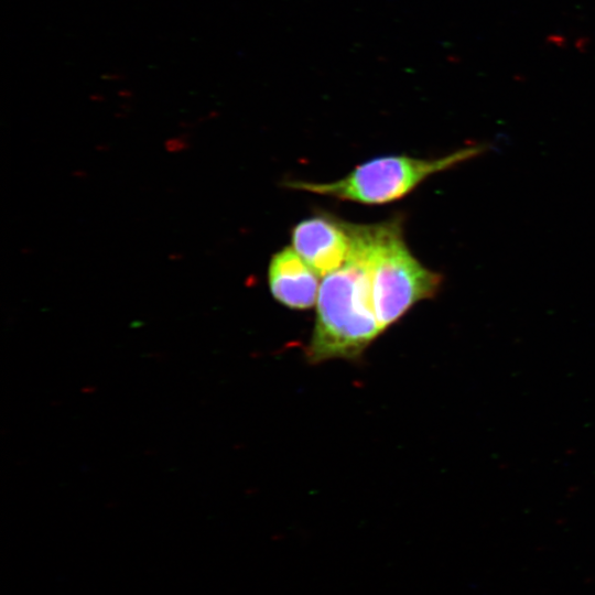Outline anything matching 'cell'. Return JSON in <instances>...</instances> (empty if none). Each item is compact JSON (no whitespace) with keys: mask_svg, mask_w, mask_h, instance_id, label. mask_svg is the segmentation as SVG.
<instances>
[{"mask_svg":"<svg viewBox=\"0 0 595 595\" xmlns=\"http://www.w3.org/2000/svg\"><path fill=\"white\" fill-rule=\"evenodd\" d=\"M484 150L486 145H475L433 160L407 155L381 156L358 165L345 177L334 182L290 181L285 186L343 201L385 204L403 197L431 174L474 158Z\"/></svg>","mask_w":595,"mask_h":595,"instance_id":"obj_3","label":"cell"},{"mask_svg":"<svg viewBox=\"0 0 595 595\" xmlns=\"http://www.w3.org/2000/svg\"><path fill=\"white\" fill-rule=\"evenodd\" d=\"M353 246L347 261L323 278L316 322L306 350L310 363L356 359L381 334L371 275V225L349 224Z\"/></svg>","mask_w":595,"mask_h":595,"instance_id":"obj_1","label":"cell"},{"mask_svg":"<svg viewBox=\"0 0 595 595\" xmlns=\"http://www.w3.org/2000/svg\"><path fill=\"white\" fill-rule=\"evenodd\" d=\"M268 280L273 298L290 309H311L317 300L318 275L294 248L286 247L272 257Z\"/></svg>","mask_w":595,"mask_h":595,"instance_id":"obj_5","label":"cell"},{"mask_svg":"<svg viewBox=\"0 0 595 595\" xmlns=\"http://www.w3.org/2000/svg\"><path fill=\"white\" fill-rule=\"evenodd\" d=\"M374 306L381 333L414 304L435 296L442 275L420 263L407 247L399 219L371 225Z\"/></svg>","mask_w":595,"mask_h":595,"instance_id":"obj_2","label":"cell"},{"mask_svg":"<svg viewBox=\"0 0 595 595\" xmlns=\"http://www.w3.org/2000/svg\"><path fill=\"white\" fill-rule=\"evenodd\" d=\"M292 244L310 268L324 278L347 261L353 236L349 223L316 216L293 228Z\"/></svg>","mask_w":595,"mask_h":595,"instance_id":"obj_4","label":"cell"}]
</instances>
